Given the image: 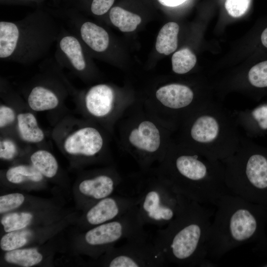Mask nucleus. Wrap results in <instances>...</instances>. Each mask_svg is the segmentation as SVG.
<instances>
[{"mask_svg":"<svg viewBox=\"0 0 267 267\" xmlns=\"http://www.w3.org/2000/svg\"><path fill=\"white\" fill-rule=\"evenodd\" d=\"M137 204L135 196L110 195L91 205L85 219L88 226L92 227L122 216Z\"/></svg>","mask_w":267,"mask_h":267,"instance_id":"9b49d317","label":"nucleus"},{"mask_svg":"<svg viewBox=\"0 0 267 267\" xmlns=\"http://www.w3.org/2000/svg\"><path fill=\"white\" fill-rule=\"evenodd\" d=\"M103 144L99 132L94 128L86 127L69 135L64 141L63 147L71 155L93 157L101 151Z\"/></svg>","mask_w":267,"mask_h":267,"instance_id":"4468645a","label":"nucleus"},{"mask_svg":"<svg viewBox=\"0 0 267 267\" xmlns=\"http://www.w3.org/2000/svg\"><path fill=\"white\" fill-rule=\"evenodd\" d=\"M17 152V148L12 140L5 138L0 142V158L4 160H11Z\"/></svg>","mask_w":267,"mask_h":267,"instance_id":"7c9ffc66","label":"nucleus"},{"mask_svg":"<svg viewBox=\"0 0 267 267\" xmlns=\"http://www.w3.org/2000/svg\"><path fill=\"white\" fill-rule=\"evenodd\" d=\"M109 16L112 24L124 32L135 30L141 21L139 15L119 6L112 7L110 10Z\"/></svg>","mask_w":267,"mask_h":267,"instance_id":"412c9836","label":"nucleus"},{"mask_svg":"<svg viewBox=\"0 0 267 267\" xmlns=\"http://www.w3.org/2000/svg\"><path fill=\"white\" fill-rule=\"evenodd\" d=\"M50 85L39 84L30 89L27 102L31 109L35 111H44L54 109L58 106L59 102L58 93Z\"/></svg>","mask_w":267,"mask_h":267,"instance_id":"a211bd4d","label":"nucleus"},{"mask_svg":"<svg viewBox=\"0 0 267 267\" xmlns=\"http://www.w3.org/2000/svg\"><path fill=\"white\" fill-rule=\"evenodd\" d=\"M239 130L233 112L212 100L185 117L182 145L221 161L238 148Z\"/></svg>","mask_w":267,"mask_h":267,"instance_id":"20e7f679","label":"nucleus"},{"mask_svg":"<svg viewBox=\"0 0 267 267\" xmlns=\"http://www.w3.org/2000/svg\"><path fill=\"white\" fill-rule=\"evenodd\" d=\"M32 165L44 177L51 178L54 177L58 169V165L55 157L45 150L34 152L30 157Z\"/></svg>","mask_w":267,"mask_h":267,"instance_id":"4be33fe9","label":"nucleus"},{"mask_svg":"<svg viewBox=\"0 0 267 267\" xmlns=\"http://www.w3.org/2000/svg\"><path fill=\"white\" fill-rule=\"evenodd\" d=\"M25 200L24 196L19 193H14L0 197V213L3 214L16 209Z\"/></svg>","mask_w":267,"mask_h":267,"instance_id":"c85d7f7f","label":"nucleus"},{"mask_svg":"<svg viewBox=\"0 0 267 267\" xmlns=\"http://www.w3.org/2000/svg\"><path fill=\"white\" fill-rule=\"evenodd\" d=\"M30 235L29 231L22 229L7 232L0 239V248L6 252L19 249L28 242Z\"/></svg>","mask_w":267,"mask_h":267,"instance_id":"cd10ccee","label":"nucleus"},{"mask_svg":"<svg viewBox=\"0 0 267 267\" xmlns=\"http://www.w3.org/2000/svg\"><path fill=\"white\" fill-rule=\"evenodd\" d=\"M212 212L181 195L174 219L159 230L153 241L167 262L183 267H205Z\"/></svg>","mask_w":267,"mask_h":267,"instance_id":"f03ea898","label":"nucleus"},{"mask_svg":"<svg viewBox=\"0 0 267 267\" xmlns=\"http://www.w3.org/2000/svg\"><path fill=\"white\" fill-rule=\"evenodd\" d=\"M178 24L168 22L160 30L157 37L155 47L161 54L169 55L176 50L178 46Z\"/></svg>","mask_w":267,"mask_h":267,"instance_id":"aec40b11","label":"nucleus"},{"mask_svg":"<svg viewBox=\"0 0 267 267\" xmlns=\"http://www.w3.org/2000/svg\"><path fill=\"white\" fill-rule=\"evenodd\" d=\"M221 162L230 193L267 209V147L242 135L235 153Z\"/></svg>","mask_w":267,"mask_h":267,"instance_id":"423d86ee","label":"nucleus"},{"mask_svg":"<svg viewBox=\"0 0 267 267\" xmlns=\"http://www.w3.org/2000/svg\"><path fill=\"white\" fill-rule=\"evenodd\" d=\"M32 219L33 215L30 213L15 212L5 215L0 222L5 232H9L24 229Z\"/></svg>","mask_w":267,"mask_h":267,"instance_id":"bb28decb","label":"nucleus"},{"mask_svg":"<svg viewBox=\"0 0 267 267\" xmlns=\"http://www.w3.org/2000/svg\"><path fill=\"white\" fill-rule=\"evenodd\" d=\"M251 0H226L225 7L228 13L233 17H238L247 11Z\"/></svg>","mask_w":267,"mask_h":267,"instance_id":"c756f323","label":"nucleus"},{"mask_svg":"<svg viewBox=\"0 0 267 267\" xmlns=\"http://www.w3.org/2000/svg\"><path fill=\"white\" fill-rule=\"evenodd\" d=\"M249 85L258 91V99L267 91V59L254 65L247 74Z\"/></svg>","mask_w":267,"mask_h":267,"instance_id":"b1692460","label":"nucleus"},{"mask_svg":"<svg viewBox=\"0 0 267 267\" xmlns=\"http://www.w3.org/2000/svg\"><path fill=\"white\" fill-rule=\"evenodd\" d=\"M196 60V56L189 49H181L172 56L173 70L178 74L187 73L194 67Z\"/></svg>","mask_w":267,"mask_h":267,"instance_id":"a878e982","label":"nucleus"},{"mask_svg":"<svg viewBox=\"0 0 267 267\" xmlns=\"http://www.w3.org/2000/svg\"><path fill=\"white\" fill-rule=\"evenodd\" d=\"M16 118L14 110L6 105L0 107V127L3 128L12 123Z\"/></svg>","mask_w":267,"mask_h":267,"instance_id":"473e14b6","label":"nucleus"},{"mask_svg":"<svg viewBox=\"0 0 267 267\" xmlns=\"http://www.w3.org/2000/svg\"><path fill=\"white\" fill-rule=\"evenodd\" d=\"M17 128L19 135L25 141L35 143L43 140L44 134L39 127L35 116L29 112L22 113L17 116Z\"/></svg>","mask_w":267,"mask_h":267,"instance_id":"6ab92c4d","label":"nucleus"},{"mask_svg":"<svg viewBox=\"0 0 267 267\" xmlns=\"http://www.w3.org/2000/svg\"><path fill=\"white\" fill-rule=\"evenodd\" d=\"M233 113L239 128L243 129L246 136L251 138L267 134V102L252 109L234 111Z\"/></svg>","mask_w":267,"mask_h":267,"instance_id":"dca6fc26","label":"nucleus"},{"mask_svg":"<svg viewBox=\"0 0 267 267\" xmlns=\"http://www.w3.org/2000/svg\"><path fill=\"white\" fill-rule=\"evenodd\" d=\"M104 265L109 267H157L167 264L162 253L147 235L126 240L125 244L106 252Z\"/></svg>","mask_w":267,"mask_h":267,"instance_id":"1a4fd4ad","label":"nucleus"},{"mask_svg":"<svg viewBox=\"0 0 267 267\" xmlns=\"http://www.w3.org/2000/svg\"><path fill=\"white\" fill-rule=\"evenodd\" d=\"M114 101L113 89L106 84L90 88L86 93L85 102L88 112L96 117H103L112 110Z\"/></svg>","mask_w":267,"mask_h":267,"instance_id":"f3484780","label":"nucleus"},{"mask_svg":"<svg viewBox=\"0 0 267 267\" xmlns=\"http://www.w3.org/2000/svg\"><path fill=\"white\" fill-rule=\"evenodd\" d=\"M156 97L167 108L175 111H184L186 115L210 102H203L196 100L194 92L190 87L178 83L170 84L160 88L156 92Z\"/></svg>","mask_w":267,"mask_h":267,"instance_id":"ddd939ff","label":"nucleus"},{"mask_svg":"<svg viewBox=\"0 0 267 267\" xmlns=\"http://www.w3.org/2000/svg\"><path fill=\"white\" fill-rule=\"evenodd\" d=\"M121 181L114 172L99 173L83 180L79 185V190L92 205L111 195Z\"/></svg>","mask_w":267,"mask_h":267,"instance_id":"2eb2a0df","label":"nucleus"},{"mask_svg":"<svg viewBox=\"0 0 267 267\" xmlns=\"http://www.w3.org/2000/svg\"><path fill=\"white\" fill-rule=\"evenodd\" d=\"M6 177L10 182L19 184L26 181L39 182L44 176L32 165H19L9 168Z\"/></svg>","mask_w":267,"mask_h":267,"instance_id":"393cba45","label":"nucleus"},{"mask_svg":"<svg viewBox=\"0 0 267 267\" xmlns=\"http://www.w3.org/2000/svg\"><path fill=\"white\" fill-rule=\"evenodd\" d=\"M4 258L7 263L24 267H30L41 262L43 256L35 248L17 249L7 251Z\"/></svg>","mask_w":267,"mask_h":267,"instance_id":"5701e85b","label":"nucleus"},{"mask_svg":"<svg viewBox=\"0 0 267 267\" xmlns=\"http://www.w3.org/2000/svg\"><path fill=\"white\" fill-rule=\"evenodd\" d=\"M208 239V257L220 258L246 243L266 245L267 209L230 193L221 197Z\"/></svg>","mask_w":267,"mask_h":267,"instance_id":"7ed1b4c3","label":"nucleus"},{"mask_svg":"<svg viewBox=\"0 0 267 267\" xmlns=\"http://www.w3.org/2000/svg\"><path fill=\"white\" fill-rule=\"evenodd\" d=\"M161 135L156 126L150 121H143L131 130L129 135L130 143L141 153L140 161L145 167L156 157L160 147Z\"/></svg>","mask_w":267,"mask_h":267,"instance_id":"f8f14e48","label":"nucleus"},{"mask_svg":"<svg viewBox=\"0 0 267 267\" xmlns=\"http://www.w3.org/2000/svg\"><path fill=\"white\" fill-rule=\"evenodd\" d=\"M61 27L49 15L31 14L17 21H0V58L27 64L48 53Z\"/></svg>","mask_w":267,"mask_h":267,"instance_id":"39448f33","label":"nucleus"},{"mask_svg":"<svg viewBox=\"0 0 267 267\" xmlns=\"http://www.w3.org/2000/svg\"><path fill=\"white\" fill-rule=\"evenodd\" d=\"M139 218L143 223L167 225L175 217L181 195L158 177L143 183L134 195Z\"/></svg>","mask_w":267,"mask_h":267,"instance_id":"0eeeda50","label":"nucleus"},{"mask_svg":"<svg viewBox=\"0 0 267 267\" xmlns=\"http://www.w3.org/2000/svg\"><path fill=\"white\" fill-rule=\"evenodd\" d=\"M186 0H158L159 2L163 5L166 6H178Z\"/></svg>","mask_w":267,"mask_h":267,"instance_id":"72a5a7b5","label":"nucleus"},{"mask_svg":"<svg viewBox=\"0 0 267 267\" xmlns=\"http://www.w3.org/2000/svg\"><path fill=\"white\" fill-rule=\"evenodd\" d=\"M137 205L122 216L89 229L84 239L88 251L97 255L107 252L123 239H131L146 234L143 229Z\"/></svg>","mask_w":267,"mask_h":267,"instance_id":"6e6552de","label":"nucleus"},{"mask_svg":"<svg viewBox=\"0 0 267 267\" xmlns=\"http://www.w3.org/2000/svg\"><path fill=\"white\" fill-rule=\"evenodd\" d=\"M55 43L57 62L77 74L86 73L89 66L87 48L73 32L61 28Z\"/></svg>","mask_w":267,"mask_h":267,"instance_id":"9d476101","label":"nucleus"},{"mask_svg":"<svg viewBox=\"0 0 267 267\" xmlns=\"http://www.w3.org/2000/svg\"><path fill=\"white\" fill-rule=\"evenodd\" d=\"M162 161L158 177L191 200L216 205L222 196L230 193L221 161L183 145L173 148Z\"/></svg>","mask_w":267,"mask_h":267,"instance_id":"f257e3e1","label":"nucleus"},{"mask_svg":"<svg viewBox=\"0 0 267 267\" xmlns=\"http://www.w3.org/2000/svg\"><path fill=\"white\" fill-rule=\"evenodd\" d=\"M114 0H92L90 10L92 14L100 16L106 13L113 4Z\"/></svg>","mask_w":267,"mask_h":267,"instance_id":"2f4dec72","label":"nucleus"}]
</instances>
